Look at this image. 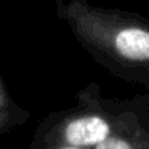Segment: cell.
<instances>
[{"mask_svg":"<svg viewBox=\"0 0 149 149\" xmlns=\"http://www.w3.org/2000/svg\"><path fill=\"white\" fill-rule=\"evenodd\" d=\"M109 135V125L100 117H84L71 122L66 128V139L74 146L100 144Z\"/></svg>","mask_w":149,"mask_h":149,"instance_id":"obj_1","label":"cell"},{"mask_svg":"<svg viewBox=\"0 0 149 149\" xmlns=\"http://www.w3.org/2000/svg\"><path fill=\"white\" fill-rule=\"evenodd\" d=\"M116 47L120 55L130 59H149V32L127 29L117 36Z\"/></svg>","mask_w":149,"mask_h":149,"instance_id":"obj_2","label":"cell"},{"mask_svg":"<svg viewBox=\"0 0 149 149\" xmlns=\"http://www.w3.org/2000/svg\"><path fill=\"white\" fill-rule=\"evenodd\" d=\"M96 149H132L128 144H127L125 141H122V139H117V138H109V139H104V141H101L100 144H98Z\"/></svg>","mask_w":149,"mask_h":149,"instance_id":"obj_3","label":"cell"},{"mask_svg":"<svg viewBox=\"0 0 149 149\" xmlns=\"http://www.w3.org/2000/svg\"><path fill=\"white\" fill-rule=\"evenodd\" d=\"M69 149H74V148H69Z\"/></svg>","mask_w":149,"mask_h":149,"instance_id":"obj_4","label":"cell"}]
</instances>
